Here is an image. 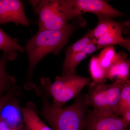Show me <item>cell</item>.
I'll return each instance as SVG.
<instances>
[{
	"label": "cell",
	"instance_id": "cell-20",
	"mask_svg": "<svg viewBox=\"0 0 130 130\" xmlns=\"http://www.w3.org/2000/svg\"><path fill=\"white\" fill-rule=\"evenodd\" d=\"M95 41H96V40L93 39L91 31L89 30L82 38L68 47L66 51L65 58H67L74 54L83 51L89 44Z\"/></svg>",
	"mask_w": 130,
	"mask_h": 130
},
{
	"label": "cell",
	"instance_id": "cell-21",
	"mask_svg": "<svg viewBox=\"0 0 130 130\" xmlns=\"http://www.w3.org/2000/svg\"><path fill=\"white\" fill-rule=\"evenodd\" d=\"M129 108H130V82L128 79L123 86L115 114L121 117Z\"/></svg>",
	"mask_w": 130,
	"mask_h": 130
},
{
	"label": "cell",
	"instance_id": "cell-13",
	"mask_svg": "<svg viewBox=\"0 0 130 130\" xmlns=\"http://www.w3.org/2000/svg\"><path fill=\"white\" fill-rule=\"evenodd\" d=\"M21 111L26 130H53L40 119L33 103L21 108Z\"/></svg>",
	"mask_w": 130,
	"mask_h": 130
},
{
	"label": "cell",
	"instance_id": "cell-14",
	"mask_svg": "<svg viewBox=\"0 0 130 130\" xmlns=\"http://www.w3.org/2000/svg\"><path fill=\"white\" fill-rule=\"evenodd\" d=\"M126 81L116 79L112 83L108 85L107 90V112L116 114L121 91Z\"/></svg>",
	"mask_w": 130,
	"mask_h": 130
},
{
	"label": "cell",
	"instance_id": "cell-16",
	"mask_svg": "<svg viewBox=\"0 0 130 130\" xmlns=\"http://www.w3.org/2000/svg\"><path fill=\"white\" fill-rule=\"evenodd\" d=\"M97 50L108 46L119 45L130 51V40L123 37L122 33H111L103 36L96 40Z\"/></svg>",
	"mask_w": 130,
	"mask_h": 130
},
{
	"label": "cell",
	"instance_id": "cell-9",
	"mask_svg": "<svg viewBox=\"0 0 130 130\" xmlns=\"http://www.w3.org/2000/svg\"><path fill=\"white\" fill-rule=\"evenodd\" d=\"M10 99L3 107L0 118L8 126L13 129L23 130L25 129L22 113L18 101L13 98Z\"/></svg>",
	"mask_w": 130,
	"mask_h": 130
},
{
	"label": "cell",
	"instance_id": "cell-11",
	"mask_svg": "<svg viewBox=\"0 0 130 130\" xmlns=\"http://www.w3.org/2000/svg\"><path fill=\"white\" fill-rule=\"evenodd\" d=\"M130 68V60L127 59L126 54L124 52H119L117 59L107 71L106 78L112 81L115 79L128 80Z\"/></svg>",
	"mask_w": 130,
	"mask_h": 130
},
{
	"label": "cell",
	"instance_id": "cell-3",
	"mask_svg": "<svg viewBox=\"0 0 130 130\" xmlns=\"http://www.w3.org/2000/svg\"><path fill=\"white\" fill-rule=\"evenodd\" d=\"M91 77L76 74L58 76L54 83L47 78H42L41 83L49 95L53 98V105L61 107L67 102L76 97L85 86L90 83Z\"/></svg>",
	"mask_w": 130,
	"mask_h": 130
},
{
	"label": "cell",
	"instance_id": "cell-15",
	"mask_svg": "<svg viewBox=\"0 0 130 130\" xmlns=\"http://www.w3.org/2000/svg\"><path fill=\"white\" fill-rule=\"evenodd\" d=\"M0 50L9 55L10 60L15 59L17 52L23 53L24 49L17 39L12 38L0 28Z\"/></svg>",
	"mask_w": 130,
	"mask_h": 130
},
{
	"label": "cell",
	"instance_id": "cell-24",
	"mask_svg": "<svg viewBox=\"0 0 130 130\" xmlns=\"http://www.w3.org/2000/svg\"><path fill=\"white\" fill-rule=\"evenodd\" d=\"M0 130H26V129L23 130H18L13 129L9 127L5 121L0 118Z\"/></svg>",
	"mask_w": 130,
	"mask_h": 130
},
{
	"label": "cell",
	"instance_id": "cell-25",
	"mask_svg": "<svg viewBox=\"0 0 130 130\" xmlns=\"http://www.w3.org/2000/svg\"><path fill=\"white\" fill-rule=\"evenodd\" d=\"M125 130H130V127H129L128 126V127L125 129Z\"/></svg>",
	"mask_w": 130,
	"mask_h": 130
},
{
	"label": "cell",
	"instance_id": "cell-1",
	"mask_svg": "<svg viewBox=\"0 0 130 130\" xmlns=\"http://www.w3.org/2000/svg\"><path fill=\"white\" fill-rule=\"evenodd\" d=\"M79 24H68L65 28L59 30H38L37 33L26 43L25 49L29 60L27 74V88H33L31 81L32 73L37 65L48 54L59 53Z\"/></svg>",
	"mask_w": 130,
	"mask_h": 130
},
{
	"label": "cell",
	"instance_id": "cell-10",
	"mask_svg": "<svg viewBox=\"0 0 130 130\" xmlns=\"http://www.w3.org/2000/svg\"><path fill=\"white\" fill-rule=\"evenodd\" d=\"M98 22L95 28L91 31L94 40L106 35L114 33H122L128 24L115 21L111 18L97 16Z\"/></svg>",
	"mask_w": 130,
	"mask_h": 130
},
{
	"label": "cell",
	"instance_id": "cell-8",
	"mask_svg": "<svg viewBox=\"0 0 130 130\" xmlns=\"http://www.w3.org/2000/svg\"><path fill=\"white\" fill-rule=\"evenodd\" d=\"M88 86V93L84 95L87 105L93 107L95 110L107 112L108 85L106 82L100 84L91 82Z\"/></svg>",
	"mask_w": 130,
	"mask_h": 130
},
{
	"label": "cell",
	"instance_id": "cell-19",
	"mask_svg": "<svg viewBox=\"0 0 130 130\" xmlns=\"http://www.w3.org/2000/svg\"><path fill=\"white\" fill-rule=\"evenodd\" d=\"M89 70L92 83L100 84L106 82L107 72L101 66L97 56H93L91 58L89 65Z\"/></svg>",
	"mask_w": 130,
	"mask_h": 130
},
{
	"label": "cell",
	"instance_id": "cell-5",
	"mask_svg": "<svg viewBox=\"0 0 130 130\" xmlns=\"http://www.w3.org/2000/svg\"><path fill=\"white\" fill-rule=\"evenodd\" d=\"M70 20L85 13L97 16L116 18L124 16L123 13L111 6L103 0H65Z\"/></svg>",
	"mask_w": 130,
	"mask_h": 130
},
{
	"label": "cell",
	"instance_id": "cell-22",
	"mask_svg": "<svg viewBox=\"0 0 130 130\" xmlns=\"http://www.w3.org/2000/svg\"><path fill=\"white\" fill-rule=\"evenodd\" d=\"M15 91H16L14 89H12L8 91L5 95L0 97V113L3 107L16 94Z\"/></svg>",
	"mask_w": 130,
	"mask_h": 130
},
{
	"label": "cell",
	"instance_id": "cell-2",
	"mask_svg": "<svg viewBox=\"0 0 130 130\" xmlns=\"http://www.w3.org/2000/svg\"><path fill=\"white\" fill-rule=\"evenodd\" d=\"M41 113L53 130H84L88 105L84 95L79 93L71 105L58 107L42 96Z\"/></svg>",
	"mask_w": 130,
	"mask_h": 130
},
{
	"label": "cell",
	"instance_id": "cell-7",
	"mask_svg": "<svg viewBox=\"0 0 130 130\" xmlns=\"http://www.w3.org/2000/svg\"><path fill=\"white\" fill-rule=\"evenodd\" d=\"M14 23L28 26L23 3L19 0H0V24Z\"/></svg>",
	"mask_w": 130,
	"mask_h": 130
},
{
	"label": "cell",
	"instance_id": "cell-17",
	"mask_svg": "<svg viewBox=\"0 0 130 130\" xmlns=\"http://www.w3.org/2000/svg\"><path fill=\"white\" fill-rule=\"evenodd\" d=\"M10 60L9 55L3 52L0 58V97L5 91L9 89L13 88L16 81L14 77L9 75L6 71L7 61Z\"/></svg>",
	"mask_w": 130,
	"mask_h": 130
},
{
	"label": "cell",
	"instance_id": "cell-6",
	"mask_svg": "<svg viewBox=\"0 0 130 130\" xmlns=\"http://www.w3.org/2000/svg\"><path fill=\"white\" fill-rule=\"evenodd\" d=\"M128 127L115 114L90 109L86 113L85 130H125Z\"/></svg>",
	"mask_w": 130,
	"mask_h": 130
},
{
	"label": "cell",
	"instance_id": "cell-23",
	"mask_svg": "<svg viewBox=\"0 0 130 130\" xmlns=\"http://www.w3.org/2000/svg\"><path fill=\"white\" fill-rule=\"evenodd\" d=\"M121 117L126 124L129 125L130 124V108L126 110Z\"/></svg>",
	"mask_w": 130,
	"mask_h": 130
},
{
	"label": "cell",
	"instance_id": "cell-18",
	"mask_svg": "<svg viewBox=\"0 0 130 130\" xmlns=\"http://www.w3.org/2000/svg\"><path fill=\"white\" fill-rule=\"evenodd\" d=\"M118 56L119 53H116L113 46H110L103 49L97 57L101 66L107 72Z\"/></svg>",
	"mask_w": 130,
	"mask_h": 130
},
{
	"label": "cell",
	"instance_id": "cell-12",
	"mask_svg": "<svg viewBox=\"0 0 130 130\" xmlns=\"http://www.w3.org/2000/svg\"><path fill=\"white\" fill-rule=\"evenodd\" d=\"M96 43V41L93 42L83 51L65 58L62 66L61 75L76 74V68L81 61L89 55L97 50Z\"/></svg>",
	"mask_w": 130,
	"mask_h": 130
},
{
	"label": "cell",
	"instance_id": "cell-4",
	"mask_svg": "<svg viewBox=\"0 0 130 130\" xmlns=\"http://www.w3.org/2000/svg\"><path fill=\"white\" fill-rule=\"evenodd\" d=\"M38 15V30H59L70 21L65 0L29 1Z\"/></svg>",
	"mask_w": 130,
	"mask_h": 130
}]
</instances>
